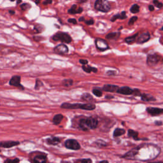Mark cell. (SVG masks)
<instances>
[{
  "label": "cell",
  "instance_id": "b9f144b4",
  "mask_svg": "<svg viewBox=\"0 0 163 163\" xmlns=\"http://www.w3.org/2000/svg\"><path fill=\"white\" fill-rule=\"evenodd\" d=\"M155 124L156 125H157V126H161V125H162V121H156Z\"/></svg>",
  "mask_w": 163,
  "mask_h": 163
},
{
  "label": "cell",
  "instance_id": "7c38bea8",
  "mask_svg": "<svg viewBox=\"0 0 163 163\" xmlns=\"http://www.w3.org/2000/svg\"><path fill=\"white\" fill-rule=\"evenodd\" d=\"M119 89V86L111 85V84H106L103 87V91L110 93H117Z\"/></svg>",
  "mask_w": 163,
  "mask_h": 163
},
{
  "label": "cell",
  "instance_id": "5b68a950",
  "mask_svg": "<svg viewBox=\"0 0 163 163\" xmlns=\"http://www.w3.org/2000/svg\"><path fill=\"white\" fill-rule=\"evenodd\" d=\"M162 59V57L156 54H150L147 56V63L150 66H153L157 65Z\"/></svg>",
  "mask_w": 163,
  "mask_h": 163
},
{
  "label": "cell",
  "instance_id": "d6986e66",
  "mask_svg": "<svg viewBox=\"0 0 163 163\" xmlns=\"http://www.w3.org/2000/svg\"><path fill=\"white\" fill-rule=\"evenodd\" d=\"M47 143L49 145H57L59 143H60L61 140L57 137H52L50 138L47 140Z\"/></svg>",
  "mask_w": 163,
  "mask_h": 163
},
{
  "label": "cell",
  "instance_id": "83f0119b",
  "mask_svg": "<svg viewBox=\"0 0 163 163\" xmlns=\"http://www.w3.org/2000/svg\"><path fill=\"white\" fill-rule=\"evenodd\" d=\"M73 84V80L71 79H66L62 81V85L65 87H70Z\"/></svg>",
  "mask_w": 163,
  "mask_h": 163
},
{
  "label": "cell",
  "instance_id": "277c9868",
  "mask_svg": "<svg viewBox=\"0 0 163 163\" xmlns=\"http://www.w3.org/2000/svg\"><path fill=\"white\" fill-rule=\"evenodd\" d=\"M94 8L96 10L99 11H102L104 12V13H106V12L109 11V10L111 8V7L107 1L97 0L94 3Z\"/></svg>",
  "mask_w": 163,
  "mask_h": 163
},
{
  "label": "cell",
  "instance_id": "f546056e",
  "mask_svg": "<svg viewBox=\"0 0 163 163\" xmlns=\"http://www.w3.org/2000/svg\"><path fill=\"white\" fill-rule=\"evenodd\" d=\"M43 84L40 80H36V84H35V89H39L40 87L42 86H43Z\"/></svg>",
  "mask_w": 163,
  "mask_h": 163
},
{
  "label": "cell",
  "instance_id": "8fae6325",
  "mask_svg": "<svg viewBox=\"0 0 163 163\" xmlns=\"http://www.w3.org/2000/svg\"><path fill=\"white\" fill-rule=\"evenodd\" d=\"M147 113L153 116L161 115L163 114V109L162 108H155V107H148L146 109Z\"/></svg>",
  "mask_w": 163,
  "mask_h": 163
},
{
  "label": "cell",
  "instance_id": "4dcf8cb0",
  "mask_svg": "<svg viewBox=\"0 0 163 163\" xmlns=\"http://www.w3.org/2000/svg\"><path fill=\"white\" fill-rule=\"evenodd\" d=\"M138 20V17L136 16H134L133 17H131L129 20V22H128V25L129 26H132V25H133L134 24V22Z\"/></svg>",
  "mask_w": 163,
  "mask_h": 163
},
{
  "label": "cell",
  "instance_id": "ffe728a7",
  "mask_svg": "<svg viewBox=\"0 0 163 163\" xmlns=\"http://www.w3.org/2000/svg\"><path fill=\"white\" fill-rule=\"evenodd\" d=\"M64 117L62 114H57L52 119V122L54 125H58L61 123V122L63 119Z\"/></svg>",
  "mask_w": 163,
  "mask_h": 163
},
{
  "label": "cell",
  "instance_id": "d590c367",
  "mask_svg": "<svg viewBox=\"0 0 163 163\" xmlns=\"http://www.w3.org/2000/svg\"><path fill=\"white\" fill-rule=\"evenodd\" d=\"M79 62L80 64H82L83 66H86L87 64H88V61L86 59H80Z\"/></svg>",
  "mask_w": 163,
  "mask_h": 163
},
{
  "label": "cell",
  "instance_id": "3957f363",
  "mask_svg": "<svg viewBox=\"0 0 163 163\" xmlns=\"http://www.w3.org/2000/svg\"><path fill=\"white\" fill-rule=\"evenodd\" d=\"M52 39L56 42L60 41L65 43H70L72 41L70 34L64 32H57L52 36Z\"/></svg>",
  "mask_w": 163,
  "mask_h": 163
},
{
  "label": "cell",
  "instance_id": "9c48e42d",
  "mask_svg": "<svg viewBox=\"0 0 163 163\" xmlns=\"http://www.w3.org/2000/svg\"><path fill=\"white\" fill-rule=\"evenodd\" d=\"M20 80L21 77L20 76L16 75V76H14L11 78V79L9 81V84L11 86L19 87V88L21 89H24V86L20 84Z\"/></svg>",
  "mask_w": 163,
  "mask_h": 163
},
{
  "label": "cell",
  "instance_id": "bcb514c9",
  "mask_svg": "<svg viewBox=\"0 0 163 163\" xmlns=\"http://www.w3.org/2000/svg\"><path fill=\"white\" fill-rule=\"evenodd\" d=\"M99 163H108V162L107 161H102L101 162H99Z\"/></svg>",
  "mask_w": 163,
  "mask_h": 163
},
{
  "label": "cell",
  "instance_id": "6da1fadb",
  "mask_svg": "<svg viewBox=\"0 0 163 163\" xmlns=\"http://www.w3.org/2000/svg\"><path fill=\"white\" fill-rule=\"evenodd\" d=\"M98 126V120L94 117L83 118L79 120V127L83 131L94 129Z\"/></svg>",
  "mask_w": 163,
  "mask_h": 163
},
{
  "label": "cell",
  "instance_id": "52a82bcc",
  "mask_svg": "<svg viewBox=\"0 0 163 163\" xmlns=\"http://www.w3.org/2000/svg\"><path fill=\"white\" fill-rule=\"evenodd\" d=\"M96 47L99 51H105L109 48L107 42L102 38H97L95 40Z\"/></svg>",
  "mask_w": 163,
  "mask_h": 163
},
{
  "label": "cell",
  "instance_id": "e575fe53",
  "mask_svg": "<svg viewBox=\"0 0 163 163\" xmlns=\"http://www.w3.org/2000/svg\"><path fill=\"white\" fill-rule=\"evenodd\" d=\"M19 162V160L18 159H13V160L8 159L5 161V163H18Z\"/></svg>",
  "mask_w": 163,
  "mask_h": 163
},
{
  "label": "cell",
  "instance_id": "ab89813d",
  "mask_svg": "<svg viewBox=\"0 0 163 163\" xmlns=\"http://www.w3.org/2000/svg\"><path fill=\"white\" fill-rule=\"evenodd\" d=\"M106 74L108 75V76H113V75H115L116 73L114 71H108Z\"/></svg>",
  "mask_w": 163,
  "mask_h": 163
},
{
  "label": "cell",
  "instance_id": "e0dca14e",
  "mask_svg": "<svg viewBox=\"0 0 163 163\" xmlns=\"http://www.w3.org/2000/svg\"><path fill=\"white\" fill-rule=\"evenodd\" d=\"M141 99L143 102H155L156 101V98L149 94H142L141 95Z\"/></svg>",
  "mask_w": 163,
  "mask_h": 163
},
{
  "label": "cell",
  "instance_id": "7a4b0ae2",
  "mask_svg": "<svg viewBox=\"0 0 163 163\" xmlns=\"http://www.w3.org/2000/svg\"><path fill=\"white\" fill-rule=\"evenodd\" d=\"M61 107L65 109H82L85 110H93L96 108V105L92 103L85 104L64 103L61 105Z\"/></svg>",
  "mask_w": 163,
  "mask_h": 163
},
{
  "label": "cell",
  "instance_id": "60d3db41",
  "mask_svg": "<svg viewBox=\"0 0 163 163\" xmlns=\"http://www.w3.org/2000/svg\"><path fill=\"white\" fill-rule=\"evenodd\" d=\"M148 8H149V10L150 11H152L154 10V5H150L148 6Z\"/></svg>",
  "mask_w": 163,
  "mask_h": 163
},
{
  "label": "cell",
  "instance_id": "cb8c5ba5",
  "mask_svg": "<svg viewBox=\"0 0 163 163\" xmlns=\"http://www.w3.org/2000/svg\"><path fill=\"white\" fill-rule=\"evenodd\" d=\"M128 136L129 137H131L133 138L135 140H139L138 138V133L134 131V130H132V129H129L128 131Z\"/></svg>",
  "mask_w": 163,
  "mask_h": 163
},
{
  "label": "cell",
  "instance_id": "ba28073f",
  "mask_svg": "<svg viewBox=\"0 0 163 163\" xmlns=\"http://www.w3.org/2000/svg\"><path fill=\"white\" fill-rule=\"evenodd\" d=\"M54 52L57 54H60V55H64L66 54L68 52L69 50L68 47L64 44V43H61L56 46L54 48Z\"/></svg>",
  "mask_w": 163,
  "mask_h": 163
},
{
  "label": "cell",
  "instance_id": "d6a6232c",
  "mask_svg": "<svg viewBox=\"0 0 163 163\" xmlns=\"http://www.w3.org/2000/svg\"><path fill=\"white\" fill-rule=\"evenodd\" d=\"M153 3H154V5H155L156 7H157L158 8H161L163 7V4H162V3L158 2V1H154Z\"/></svg>",
  "mask_w": 163,
  "mask_h": 163
},
{
  "label": "cell",
  "instance_id": "f6af8a7d",
  "mask_svg": "<svg viewBox=\"0 0 163 163\" xmlns=\"http://www.w3.org/2000/svg\"><path fill=\"white\" fill-rule=\"evenodd\" d=\"M79 20L80 21V22H82V21H84V20H85V19H84V17H81L79 19Z\"/></svg>",
  "mask_w": 163,
  "mask_h": 163
},
{
  "label": "cell",
  "instance_id": "4316f807",
  "mask_svg": "<svg viewBox=\"0 0 163 163\" xmlns=\"http://www.w3.org/2000/svg\"><path fill=\"white\" fill-rule=\"evenodd\" d=\"M140 11V6L137 4H134L130 8V11L132 14H136Z\"/></svg>",
  "mask_w": 163,
  "mask_h": 163
},
{
  "label": "cell",
  "instance_id": "f1b7e54d",
  "mask_svg": "<svg viewBox=\"0 0 163 163\" xmlns=\"http://www.w3.org/2000/svg\"><path fill=\"white\" fill-rule=\"evenodd\" d=\"M93 93L97 97H101L103 95L102 92L97 89H94L93 90Z\"/></svg>",
  "mask_w": 163,
  "mask_h": 163
},
{
  "label": "cell",
  "instance_id": "30bf717a",
  "mask_svg": "<svg viewBox=\"0 0 163 163\" xmlns=\"http://www.w3.org/2000/svg\"><path fill=\"white\" fill-rule=\"evenodd\" d=\"M150 39V34L148 32H145L142 33L140 36L138 37L136 40V42L138 43H144L147 42H148Z\"/></svg>",
  "mask_w": 163,
  "mask_h": 163
},
{
  "label": "cell",
  "instance_id": "484cf974",
  "mask_svg": "<svg viewBox=\"0 0 163 163\" xmlns=\"http://www.w3.org/2000/svg\"><path fill=\"white\" fill-rule=\"evenodd\" d=\"M82 99H84V101H86L87 102H91L92 101H93L94 100L92 96L88 93H85V94H82Z\"/></svg>",
  "mask_w": 163,
  "mask_h": 163
},
{
  "label": "cell",
  "instance_id": "9a60e30c",
  "mask_svg": "<svg viewBox=\"0 0 163 163\" xmlns=\"http://www.w3.org/2000/svg\"><path fill=\"white\" fill-rule=\"evenodd\" d=\"M18 145H19V142L15 141H7L0 143V147H2L3 148H10L12 147L17 146Z\"/></svg>",
  "mask_w": 163,
  "mask_h": 163
},
{
  "label": "cell",
  "instance_id": "ee69618b",
  "mask_svg": "<svg viewBox=\"0 0 163 163\" xmlns=\"http://www.w3.org/2000/svg\"><path fill=\"white\" fill-rule=\"evenodd\" d=\"M9 13H10L11 15H14V14H15V11L9 10Z\"/></svg>",
  "mask_w": 163,
  "mask_h": 163
},
{
  "label": "cell",
  "instance_id": "44dd1931",
  "mask_svg": "<svg viewBox=\"0 0 163 163\" xmlns=\"http://www.w3.org/2000/svg\"><path fill=\"white\" fill-rule=\"evenodd\" d=\"M120 33L119 32H114V33H110L108 34L106 36V38L108 40H114L117 38L118 37H119Z\"/></svg>",
  "mask_w": 163,
  "mask_h": 163
},
{
  "label": "cell",
  "instance_id": "603a6c76",
  "mask_svg": "<svg viewBox=\"0 0 163 163\" xmlns=\"http://www.w3.org/2000/svg\"><path fill=\"white\" fill-rule=\"evenodd\" d=\"M138 36V34H135L131 36H129V37H128V38H126V39H125V42H126L128 44H131V43H134L136 40V38L137 36Z\"/></svg>",
  "mask_w": 163,
  "mask_h": 163
},
{
  "label": "cell",
  "instance_id": "8d00e7d4",
  "mask_svg": "<svg viewBox=\"0 0 163 163\" xmlns=\"http://www.w3.org/2000/svg\"><path fill=\"white\" fill-rule=\"evenodd\" d=\"M80 163H93V162L90 159H84L81 161Z\"/></svg>",
  "mask_w": 163,
  "mask_h": 163
},
{
  "label": "cell",
  "instance_id": "836d02e7",
  "mask_svg": "<svg viewBox=\"0 0 163 163\" xmlns=\"http://www.w3.org/2000/svg\"><path fill=\"white\" fill-rule=\"evenodd\" d=\"M133 94L134 95V96H141V95H142L140 90H139V89H133Z\"/></svg>",
  "mask_w": 163,
  "mask_h": 163
},
{
  "label": "cell",
  "instance_id": "7bdbcfd3",
  "mask_svg": "<svg viewBox=\"0 0 163 163\" xmlns=\"http://www.w3.org/2000/svg\"><path fill=\"white\" fill-rule=\"evenodd\" d=\"M52 3V1H45V2H43V5H48V4H51Z\"/></svg>",
  "mask_w": 163,
  "mask_h": 163
},
{
  "label": "cell",
  "instance_id": "d4e9b609",
  "mask_svg": "<svg viewBox=\"0 0 163 163\" xmlns=\"http://www.w3.org/2000/svg\"><path fill=\"white\" fill-rule=\"evenodd\" d=\"M126 133V131L124 129H121V128H117L115 129L114 132V137H119L122 136V134H124Z\"/></svg>",
  "mask_w": 163,
  "mask_h": 163
},
{
  "label": "cell",
  "instance_id": "f35d334b",
  "mask_svg": "<svg viewBox=\"0 0 163 163\" xmlns=\"http://www.w3.org/2000/svg\"><path fill=\"white\" fill-rule=\"evenodd\" d=\"M85 24L87 25H93V24H94V20L91 19V20H85Z\"/></svg>",
  "mask_w": 163,
  "mask_h": 163
},
{
  "label": "cell",
  "instance_id": "2e32d148",
  "mask_svg": "<svg viewBox=\"0 0 163 163\" xmlns=\"http://www.w3.org/2000/svg\"><path fill=\"white\" fill-rule=\"evenodd\" d=\"M47 156L45 155H37L33 159V163H46Z\"/></svg>",
  "mask_w": 163,
  "mask_h": 163
},
{
  "label": "cell",
  "instance_id": "f907efd6",
  "mask_svg": "<svg viewBox=\"0 0 163 163\" xmlns=\"http://www.w3.org/2000/svg\"><path fill=\"white\" fill-rule=\"evenodd\" d=\"M154 163H163L162 162H154Z\"/></svg>",
  "mask_w": 163,
  "mask_h": 163
},
{
  "label": "cell",
  "instance_id": "4fadbf2b",
  "mask_svg": "<svg viewBox=\"0 0 163 163\" xmlns=\"http://www.w3.org/2000/svg\"><path fill=\"white\" fill-rule=\"evenodd\" d=\"M82 11H83V8L80 7H78L77 5H73L68 11L70 14H81L82 13Z\"/></svg>",
  "mask_w": 163,
  "mask_h": 163
},
{
  "label": "cell",
  "instance_id": "c3c4849f",
  "mask_svg": "<svg viewBox=\"0 0 163 163\" xmlns=\"http://www.w3.org/2000/svg\"><path fill=\"white\" fill-rule=\"evenodd\" d=\"M62 163H71L70 162H68V161H64V162H62Z\"/></svg>",
  "mask_w": 163,
  "mask_h": 163
},
{
  "label": "cell",
  "instance_id": "5bb4252c",
  "mask_svg": "<svg viewBox=\"0 0 163 163\" xmlns=\"http://www.w3.org/2000/svg\"><path fill=\"white\" fill-rule=\"evenodd\" d=\"M133 89H131L130 87L127 86L119 87V89L117 91V93L124 95H131L133 94Z\"/></svg>",
  "mask_w": 163,
  "mask_h": 163
},
{
  "label": "cell",
  "instance_id": "681fc988",
  "mask_svg": "<svg viewBox=\"0 0 163 163\" xmlns=\"http://www.w3.org/2000/svg\"><path fill=\"white\" fill-rule=\"evenodd\" d=\"M22 3V2H21V1H19V2H17V4H19V3Z\"/></svg>",
  "mask_w": 163,
  "mask_h": 163
},
{
  "label": "cell",
  "instance_id": "7402d4cb",
  "mask_svg": "<svg viewBox=\"0 0 163 163\" xmlns=\"http://www.w3.org/2000/svg\"><path fill=\"white\" fill-rule=\"evenodd\" d=\"M82 70L86 72V73H90L91 72H94V73H96L97 71V69L96 68H93L91 67L90 66H82Z\"/></svg>",
  "mask_w": 163,
  "mask_h": 163
},
{
  "label": "cell",
  "instance_id": "8992f818",
  "mask_svg": "<svg viewBox=\"0 0 163 163\" xmlns=\"http://www.w3.org/2000/svg\"><path fill=\"white\" fill-rule=\"evenodd\" d=\"M65 145L67 148L73 150H77L80 148L79 143L76 140L74 139L67 140L65 143Z\"/></svg>",
  "mask_w": 163,
  "mask_h": 163
},
{
  "label": "cell",
  "instance_id": "ac0fdd59",
  "mask_svg": "<svg viewBox=\"0 0 163 163\" xmlns=\"http://www.w3.org/2000/svg\"><path fill=\"white\" fill-rule=\"evenodd\" d=\"M127 18V16L126 14V11H122L120 14H116L111 19V22H114L117 19H125Z\"/></svg>",
  "mask_w": 163,
  "mask_h": 163
},
{
  "label": "cell",
  "instance_id": "74e56055",
  "mask_svg": "<svg viewBox=\"0 0 163 163\" xmlns=\"http://www.w3.org/2000/svg\"><path fill=\"white\" fill-rule=\"evenodd\" d=\"M68 22L70 23H71V24H77V20L75 19H73V18H71V19H69L68 20Z\"/></svg>",
  "mask_w": 163,
  "mask_h": 163
},
{
  "label": "cell",
  "instance_id": "7dc6e473",
  "mask_svg": "<svg viewBox=\"0 0 163 163\" xmlns=\"http://www.w3.org/2000/svg\"><path fill=\"white\" fill-rule=\"evenodd\" d=\"M113 97H114L113 96H106V98H113Z\"/></svg>",
  "mask_w": 163,
  "mask_h": 163
},
{
  "label": "cell",
  "instance_id": "1f68e13d",
  "mask_svg": "<svg viewBox=\"0 0 163 163\" xmlns=\"http://www.w3.org/2000/svg\"><path fill=\"white\" fill-rule=\"evenodd\" d=\"M31 7L30 5L29 4H28V3H23L22 5H20V8L22 10L24 11H26V10H28V8H29Z\"/></svg>",
  "mask_w": 163,
  "mask_h": 163
},
{
  "label": "cell",
  "instance_id": "816d5d0a",
  "mask_svg": "<svg viewBox=\"0 0 163 163\" xmlns=\"http://www.w3.org/2000/svg\"><path fill=\"white\" fill-rule=\"evenodd\" d=\"M161 30H162H162H163V27H162V28H161Z\"/></svg>",
  "mask_w": 163,
  "mask_h": 163
}]
</instances>
